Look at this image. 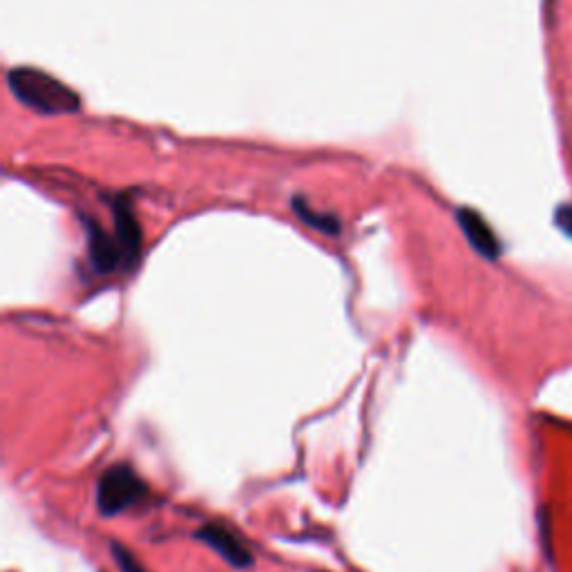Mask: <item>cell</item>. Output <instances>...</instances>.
<instances>
[{
  "instance_id": "cell-1",
  "label": "cell",
  "mask_w": 572,
  "mask_h": 572,
  "mask_svg": "<svg viewBox=\"0 0 572 572\" xmlns=\"http://www.w3.org/2000/svg\"><path fill=\"white\" fill-rule=\"evenodd\" d=\"M7 85L23 106L41 114H68L81 106V97L70 85L45 70L21 65L7 72Z\"/></svg>"
},
{
  "instance_id": "cell-2",
  "label": "cell",
  "mask_w": 572,
  "mask_h": 572,
  "mask_svg": "<svg viewBox=\"0 0 572 572\" xmlns=\"http://www.w3.org/2000/svg\"><path fill=\"white\" fill-rule=\"evenodd\" d=\"M148 494V485L126 463H117L101 474L97 483V505L101 514L114 517L130 510Z\"/></svg>"
},
{
  "instance_id": "cell-3",
  "label": "cell",
  "mask_w": 572,
  "mask_h": 572,
  "mask_svg": "<svg viewBox=\"0 0 572 572\" xmlns=\"http://www.w3.org/2000/svg\"><path fill=\"white\" fill-rule=\"evenodd\" d=\"M85 233H88V255L90 264L97 273H112L126 264L117 235H110L97 219H85Z\"/></svg>"
},
{
  "instance_id": "cell-4",
  "label": "cell",
  "mask_w": 572,
  "mask_h": 572,
  "mask_svg": "<svg viewBox=\"0 0 572 572\" xmlns=\"http://www.w3.org/2000/svg\"><path fill=\"white\" fill-rule=\"evenodd\" d=\"M197 537L202 539L206 546H211L219 557L228 561L233 568H249L253 566V555L249 548L244 546L240 537L235 532L226 530L224 526H217V523H208L202 530L197 532Z\"/></svg>"
},
{
  "instance_id": "cell-5",
  "label": "cell",
  "mask_w": 572,
  "mask_h": 572,
  "mask_svg": "<svg viewBox=\"0 0 572 572\" xmlns=\"http://www.w3.org/2000/svg\"><path fill=\"white\" fill-rule=\"evenodd\" d=\"M456 222H459L463 235L476 253L488 257V260H497L501 255V242L494 235L492 226L481 217V213H476L474 208H459L456 211Z\"/></svg>"
},
{
  "instance_id": "cell-6",
  "label": "cell",
  "mask_w": 572,
  "mask_h": 572,
  "mask_svg": "<svg viewBox=\"0 0 572 572\" xmlns=\"http://www.w3.org/2000/svg\"><path fill=\"white\" fill-rule=\"evenodd\" d=\"M114 211V235L126 255V264L135 266L141 255V226L137 222L135 213H132L130 202L126 197H119L112 206Z\"/></svg>"
},
{
  "instance_id": "cell-7",
  "label": "cell",
  "mask_w": 572,
  "mask_h": 572,
  "mask_svg": "<svg viewBox=\"0 0 572 572\" xmlns=\"http://www.w3.org/2000/svg\"><path fill=\"white\" fill-rule=\"evenodd\" d=\"M291 206H293V211L298 213V217L302 219L304 224H309L311 228H316V231H322V233H329V235H338L340 233V219L336 215H331V213H320V211H313L311 204L307 202V199L300 197V195H295L291 199Z\"/></svg>"
},
{
  "instance_id": "cell-8",
  "label": "cell",
  "mask_w": 572,
  "mask_h": 572,
  "mask_svg": "<svg viewBox=\"0 0 572 572\" xmlns=\"http://www.w3.org/2000/svg\"><path fill=\"white\" fill-rule=\"evenodd\" d=\"M112 555H114V561H117V566L121 568V572H148L146 568L139 564L137 557L132 555V552L126 546L112 543Z\"/></svg>"
},
{
  "instance_id": "cell-9",
  "label": "cell",
  "mask_w": 572,
  "mask_h": 572,
  "mask_svg": "<svg viewBox=\"0 0 572 572\" xmlns=\"http://www.w3.org/2000/svg\"><path fill=\"white\" fill-rule=\"evenodd\" d=\"M555 224L561 233L572 240V202L561 204L555 211Z\"/></svg>"
}]
</instances>
